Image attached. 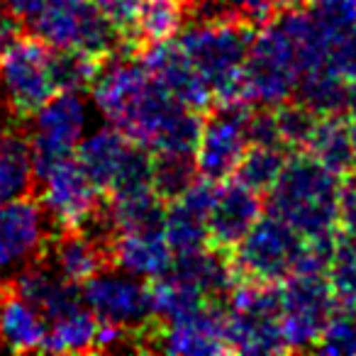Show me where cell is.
<instances>
[{"instance_id":"cell-33","label":"cell","mask_w":356,"mask_h":356,"mask_svg":"<svg viewBox=\"0 0 356 356\" xmlns=\"http://www.w3.org/2000/svg\"><path fill=\"white\" fill-rule=\"evenodd\" d=\"M327 278L339 300V307H356V237L339 234Z\"/></svg>"},{"instance_id":"cell-20","label":"cell","mask_w":356,"mask_h":356,"mask_svg":"<svg viewBox=\"0 0 356 356\" xmlns=\"http://www.w3.org/2000/svg\"><path fill=\"white\" fill-rule=\"evenodd\" d=\"M173 249L163 229L147 232H122L110 244V261L113 266L132 273L144 281H154L168 273L173 264Z\"/></svg>"},{"instance_id":"cell-29","label":"cell","mask_w":356,"mask_h":356,"mask_svg":"<svg viewBox=\"0 0 356 356\" xmlns=\"http://www.w3.org/2000/svg\"><path fill=\"white\" fill-rule=\"evenodd\" d=\"M349 83L330 71H312L300 79L296 88V100L317 115H346Z\"/></svg>"},{"instance_id":"cell-24","label":"cell","mask_w":356,"mask_h":356,"mask_svg":"<svg viewBox=\"0 0 356 356\" xmlns=\"http://www.w3.org/2000/svg\"><path fill=\"white\" fill-rule=\"evenodd\" d=\"M305 154L315 161L339 173L341 178L356 166V149L351 137V122L346 115H320L305 144Z\"/></svg>"},{"instance_id":"cell-4","label":"cell","mask_w":356,"mask_h":356,"mask_svg":"<svg viewBox=\"0 0 356 356\" xmlns=\"http://www.w3.org/2000/svg\"><path fill=\"white\" fill-rule=\"evenodd\" d=\"M227 339L239 354H283L291 351L281 325V288L278 283H259L242 278L225 298Z\"/></svg>"},{"instance_id":"cell-37","label":"cell","mask_w":356,"mask_h":356,"mask_svg":"<svg viewBox=\"0 0 356 356\" xmlns=\"http://www.w3.org/2000/svg\"><path fill=\"white\" fill-rule=\"evenodd\" d=\"M22 32H27L25 22L8 8L6 0H0V61H3L6 51L10 49V44L22 35Z\"/></svg>"},{"instance_id":"cell-40","label":"cell","mask_w":356,"mask_h":356,"mask_svg":"<svg viewBox=\"0 0 356 356\" xmlns=\"http://www.w3.org/2000/svg\"><path fill=\"white\" fill-rule=\"evenodd\" d=\"M312 0H278V8L281 10H300V8H307Z\"/></svg>"},{"instance_id":"cell-3","label":"cell","mask_w":356,"mask_h":356,"mask_svg":"<svg viewBox=\"0 0 356 356\" xmlns=\"http://www.w3.org/2000/svg\"><path fill=\"white\" fill-rule=\"evenodd\" d=\"M300 56L296 37L283 17L266 20L257 30L242 76V98L254 108H278L296 98L300 83Z\"/></svg>"},{"instance_id":"cell-19","label":"cell","mask_w":356,"mask_h":356,"mask_svg":"<svg viewBox=\"0 0 356 356\" xmlns=\"http://www.w3.org/2000/svg\"><path fill=\"white\" fill-rule=\"evenodd\" d=\"M168 276L193 286L210 302L227 298L229 291L242 281V276H239L237 266L232 261V254L220 252L215 247H205L200 252L173 257Z\"/></svg>"},{"instance_id":"cell-39","label":"cell","mask_w":356,"mask_h":356,"mask_svg":"<svg viewBox=\"0 0 356 356\" xmlns=\"http://www.w3.org/2000/svg\"><path fill=\"white\" fill-rule=\"evenodd\" d=\"M346 118H356V81L349 83V95H346Z\"/></svg>"},{"instance_id":"cell-12","label":"cell","mask_w":356,"mask_h":356,"mask_svg":"<svg viewBox=\"0 0 356 356\" xmlns=\"http://www.w3.org/2000/svg\"><path fill=\"white\" fill-rule=\"evenodd\" d=\"M37 198L51 215L56 229H83L103 208V193L76 156L61 159L37 176Z\"/></svg>"},{"instance_id":"cell-35","label":"cell","mask_w":356,"mask_h":356,"mask_svg":"<svg viewBox=\"0 0 356 356\" xmlns=\"http://www.w3.org/2000/svg\"><path fill=\"white\" fill-rule=\"evenodd\" d=\"M315 351L322 354H356V310L354 307H339L325 332L315 344Z\"/></svg>"},{"instance_id":"cell-31","label":"cell","mask_w":356,"mask_h":356,"mask_svg":"<svg viewBox=\"0 0 356 356\" xmlns=\"http://www.w3.org/2000/svg\"><path fill=\"white\" fill-rule=\"evenodd\" d=\"M152 288V305H154V317L159 322L176 320V317L186 315V312L195 310V307L210 302L203 293H198L193 286L178 281V278L163 273L161 278L149 281Z\"/></svg>"},{"instance_id":"cell-6","label":"cell","mask_w":356,"mask_h":356,"mask_svg":"<svg viewBox=\"0 0 356 356\" xmlns=\"http://www.w3.org/2000/svg\"><path fill=\"white\" fill-rule=\"evenodd\" d=\"M56 225L37 195L0 205V286L44 261Z\"/></svg>"},{"instance_id":"cell-2","label":"cell","mask_w":356,"mask_h":356,"mask_svg":"<svg viewBox=\"0 0 356 356\" xmlns=\"http://www.w3.org/2000/svg\"><path fill=\"white\" fill-rule=\"evenodd\" d=\"M257 25L239 17L195 20L178 35V44L203 74L218 103L242 98V76ZM244 100V98H242Z\"/></svg>"},{"instance_id":"cell-7","label":"cell","mask_w":356,"mask_h":356,"mask_svg":"<svg viewBox=\"0 0 356 356\" xmlns=\"http://www.w3.org/2000/svg\"><path fill=\"white\" fill-rule=\"evenodd\" d=\"M302 249L305 237L281 218L266 213L234 247L232 261L242 278L259 283H283L298 271Z\"/></svg>"},{"instance_id":"cell-28","label":"cell","mask_w":356,"mask_h":356,"mask_svg":"<svg viewBox=\"0 0 356 356\" xmlns=\"http://www.w3.org/2000/svg\"><path fill=\"white\" fill-rule=\"evenodd\" d=\"M191 15L188 0H144L139 15V42H168L176 40Z\"/></svg>"},{"instance_id":"cell-11","label":"cell","mask_w":356,"mask_h":356,"mask_svg":"<svg viewBox=\"0 0 356 356\" xmlns=\"http://www.w3.org/2000/svg\"><path fill=\"white\" fill-rule=\"evenodd\" d=\"M142 351H166L176 356H218L232 351L227 339V315L218 302H205L168 322H154L139 334Z\"/></svg>"},{"instance_id":"cell-8","label":"cell","mask_w":356,"mask_h":356,"mask_svg":"<svg viewBox=\"0 0 356 356\" xmlns=\"http://www.w3.org/2000/svg\"><path fill=\"white\" fill-rule=\"evenodd\" d=\"M254 105L247 100H222L210 108L208 118L203 120L198 147H195V163L203 178L215 184H222L234 176L239 161L247 149L252 147L249 139V118Z\"/></svg>"},{"instance_id":"cell-14","label":"cell","mask_w":356,"mask_h":356,"mask_svg":"<svg viewBox=\"0 0 356 356\" xmlns=\"http://www.w3.org/2000/svg\"><path fill=\"white\" fill-rule=\"evenodd\" d=\"M137 54L149 69V74L154 76V81L163 90H168L176 100L198 110V113H205V110L213 108V88L203 79V74L195 69L191 56L184 51V47L178 44V40L152 42Z\"/></svg>"},{"instance_id":"cell-17","label":"cell","mask_w":356,"mask_h":356,"mask_svg":"<svg viewBox=\"0 0 356 356\" xmlns=\"http://www.w3.org/2000/svg\"><path fill=\"white\" fill-rule=\"evenodd\" d=\"M47 264L76 286H83L100 271L113 266L110 247L86 229H56L47 252Z\"/></svg>"},{"instance_id":"cell-9","label":"cell","mask_w":356,"mask_h":356,"mask_svg":"<svg viewBox=\"0 0 356 356\" xmlns=\"http://www.w3.org/2000/svg\"><path fill=\"white\" fill-rule=\"evenodd\" d=\"M281 325L291 351L315 349L327 322L339 310L327 273H293L281 288Z\"/></svg>"},{"instance_id":"cell-34","label":"cell","mask_w":356,"mask_h":356,"mask_svg":"<svg viewBox=\"0 0 356 356\" xmlns=\"http://www.w3.org/2000/svg\"><path fill=\"white\" fill-rule=\"evenodd\" d=\"M276 110V122H278V134H281V144L293 152V149H305L307 139H310L312 129L317 124L320 115L312 113L307 105H302L300 100H288V103L278 105Z\"/></svg>"},{"instance_id":"cell-18","label":"cell","mask_w":356,"mask_h":356,"mask_svg":"<svg viewBox=\"0 0 356 356\" xmlns=\"http://www.w3.org/2000/svg\"><path fill=\"white\" fill-rule=\"evenodd\" d=\"M20 122L13 118V122L0 124V205L37 195L32 134Z\"/></svg>"},{"instance_id":"cell-38","label":"cell","mask_w":356,"mask_h":356,"mask_svg":"<svg viewBox=\"0 0 356 356\" xmlns=\"http://www.w3.org/2000/svg\"><path fill=\"white\" fill-rule=\"evenodd\" d=\"M339 229L341 234L356 237V188H349V186H344V193H341Z\"/></svg>"},{"instance_id":"cell-13","label":"cell","mask_w":356,"mask_h":356,"mask_svg":"<svg viewBox=\"0 0 356 356\" xmlns=\"http://www.w3.org/2000/svg\"><path fill=\"white\" fill-rule=\"evenodd\" d=\"M35 118L32 154H35V173L40 176L61 159L76 156L88 122V108L81 93L59 90Z\"/></svg>"},{"instance_id":"cell-22","label":"cell","mask_w":356,"mask_h":356,"mask_svg":"<svg viewBox=\"0 0 356 356\" xmlns=\"http://www.w3.org/2000/svg\"><path fill=\"white\" fill-rule=\"evenodd\" d=\"M49 322L17 293L15 283L0 286V339L17 354L42 351Z\"/></svg>"},{"instance_id":"cell-16","label":"cell","mask_w":356,"mask_h":356,"mask_svg":"<svg viewBox=\"0 0 356 356\" xmlns=\"http://www.w3.org/2000/svg\"><path fill=\"white\" fill-rule=\"evenodd\" d=\"M218 184L200 176L181 198L171 200L163 220V234L171 244L173 254H193L210 247L208 218L215 203Z\"/></svg>"},{"instance_id":"cell-23","label":"cell","mask_w":356,"mask_h":356,"mask_svg":"<svg viewBox=\"0 0 356 356\" xmlns=\"http://www.w3.org/2000/svg\"><path fill=\"white\" fill-rule=\"evenodd\" d=\"M168 203L154 188H132L110 193L105 210L113 222L115 232H147L163 229Z\"/></svg>"},{"instance_id":"cell-1","label":"cell","mask_w":356,"mask_h":356,"mask_svg":"<svg viewBox=\"0 0 356 356\" xmlns=\"http://www.w3.org/2000/svg\"><path fill=\"white\" fill-rule=\"evenodd\" d=\"M341 176L302 154L288 159L266 198V213L281 218L305 239L339 232Z\"/></svg>"},{"instance_id":"cell-41","label":"cell","mask_w":356,"mask_h":356,"mask_svg":"<svg viewBox=\"0 0 356 356\" xmlns=\"http://www.w3.org/2000/svg\"><path fill=\"white\" fill-rule=\"evenodd\" d=\"M351 137H354V149H356V118H351Z\"/></svg>"},{"instance_id":"cell-5","label":"cell","mask_w":356,"mask_h":356,"mask_svg":"<svg viewBox=\"0 0 356 356\" xmlns=\"http://www.w3.org/2000/svg\"><path fill=\"white\" fill-rule=\"evenodd\" d=\"M51 51L54 47L30 30L22 32L6 51L0 61V81L13 118H35L59 93L51 74Z\"/></svg>"},{"instance_id":"cell-27","label":"cell","mask_w":356,"mask_h":356,"mask_svg":"<svg viewBox=\"0 0 356 356\" xmlns=\"http://www.w3.org/2000/svg\"><path fill=\"white\" fill-rule=\"evenodd\" d=\"M288 149L273 147V144H252L244 154V159L239 161L237 171L232 178L242 181L244 186H249L257 193H268L276 186V181L281 178L283 168L288 163Z\"/></svg>"},{"instance_id":"cell-15","label":"cell","mask_w":356,"mask_h":356,"mask_svg":"<svg viewBox=\"0 0 356 356\" xmlns=\"http://www.w3.org/2000/svg\"><path fill=\"white\" fill-rule=\"evenodd\" d=\"M261 213L264 203L257 191L244 186L237 178H227L218 184V193L208 218L210 247L232 254L249 229L259 222Z\"/></svg>"},{"instance_id":"cell-32","label":"cell","mask_w":356,"mask_h":356,"mask_svg":"<svg viewBox=\"0 0 356 356\" xmlns=\"http://www.w3.org/2000/svg\"><path fill=\"white\" fill-rule=\"evenodd\" d=\"M188 6L195 20L239 17L252 25H261L273 17L278 0H188Z\"/></svg>"},{"instance_id":"cell-36","label":"cell","mask_w":356,"mask_h":356,"mask_svg":"<svg viewBox=\"0 0 356 356\" xmlns=\"http://www.w3.org/2000/svg\"><path fill=\"white\" fill-rule=\"evenodd\" d=\"M98 10L113 22L115 30L122 35L132 49L139 44V15H142L144 0H93Z\"/></svg>"},{"instance_id":"cell-26","label":"cell","mask_w":356,"mask_h":356,"mask_svg":"<svg viewBox=\"0 0 356 356\" xmlns=\"http://www.w3.org/2000/svg\"><path fill=\"white\" fill-rule=\"evenodd\" d=\"M200 178L193 152H154L152 186L166 203L181 198Z\"/></svg>"},{"instance_id":"cell-21","label":"cell","mask_w":356,"mask_h":356,"mask_svg":"<svg viewBox=\"0 0 356 356\" xmlns=\"http://www.w3.org/2000/svg\"><path fill=\"white\" fill-rule=\"evenodd\" d=\"M132 149V139H127L120 129L108 124V127L81 139L79 149H76V159L83 166V171L90 176V181L98 186L100 193L108 195L118 184Z\"/></svg>"},{"instance_id":"cell-10","label":"cell","mask_w":356,"mask_h":356,"mask_svg":"<svg viewBox=\"0 0 356 356\" xmlns=\"http://www.w3.org/2000/svg\"><path fill=\"white\" fill-rule=\"evenodd\" d=\"M83 305L95 312L100 322L124 327L139 341V334L156 322L152 305V288L132 273L108 266L81 286ZM142 349V346H139Z\"/></svg>"},{"instance_id":"cell-25","label":"cell","mask_w":356,"mask_h":356,"mask_svg":"<svg viewBox=\"0 0 356 356\" xmlns=\"http://www.w3.org/2000/svg\"><path fill=\"white\" fill-rule=\"evenodd\" d=\"M98 330L100 320L90 307L81 305L76 310L49 322L44 344V354H86L98 351Z\"/></svg>"},{"instance_id":"cell-42","label":"cell","mask_w":356,"mask_h":356,"mask_svg":"<svg viewBox=\"0 0 356 356\" xmlns=\"http://www.w3.org/2000/svg\"><path fill=\"white\" fill-rule=\"evenodd\" d=\"M354 310H356V307H354Z\"/></svg>"},{"instance_id":"cell-30","label":"cell","mask_w":356,"mask_h":356,"mask_svg":"<svg viewBox=\"0 0 356 356\" xmlns=\"http://www.w3.org/2000/svg\"><path fill=\"white\" fill-rule=\"evenodd\" d=\"M103 61L105 59L88 54L83 49L54 47V51H51V74H54L56 90H74V93L90 90L95 79H98Z\"/></svg>"}]
</instances>
